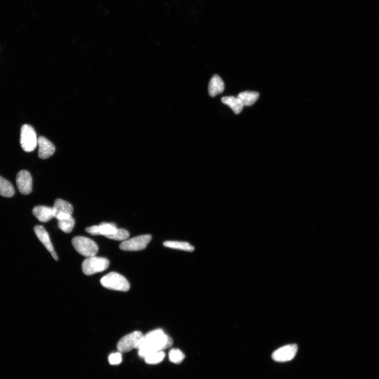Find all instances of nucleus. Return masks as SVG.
I'll list each match as a JSON object with an SVG mask.
<instances>
[{"mask_svg":"<svg viewBox=\"0 0 379 379\" xmlns=\"http://www.w3.org/2000/svg\"><path fill=\"white\" fill-rule=\"evenodd\" d=\"M129 232L124 229H118L116 234L110 237V239L117 241H124L129 237Z\"/></svg>","mask_w":379,"mask_h":379,"instance_id":"5701e85b","label":"nucleus"},{"mask_svg":"<svg viewBox=\"0 0 379 379\" xmlns=\"http://www.w3.org/2000/svg\"><path fill=\"white\" fill-rule=\"evenodd\" d=\"M118 230L115 223L107 222H102L99 225H93L86 229V232L91 235H102L109 239L116 234Z\"/></svg>","mask_w":379,"mask_h":379,"instance_id":"6e6552de","label":"nucleus"},{"mask_svg":"<svg viewBox=\"0 0 379 379\" xmlns=\"http://www.w3.org/2000/svg\"><path fill=\"white\" fill-rule=\"evenodd\" d=\"M259 97L260 94L257 92L244 91L240 93L237 97L241 101L244 107H248L254 104Z\"/></svg>","mask_w":379,"mask_h":379,"instance_id":"f3484780","label":"nucleus"},{"mask_svg":"<svg viewBox=\"0 0 379 379\" xmlns=\"http://www.w3.org/2000/svg\"><path fill=\"white\" fill-rule=\"evenodd\" d=\"M224 90V83L218 75L213 76L209 84V93L211 97H215L222 93Z\"/></svg>","mask_w":379,"mask_h":379,"instance_id":"4468645a","label":"nucleus"},{"mask_svg":"<svg viewBox=\"0 0 379 379\" xmlns=\"http://www.w3.org/2000/svg\"><path fill=\"white\" fill-rule=\"evenodd\" d=\"M33 214L42 222H47L54 218L52 207L47 206H35L33 209Z\"/></svg>","mask_w":379,"mask_h":379,"instance_id":"ddd939ff","label":"nucleus"},{"mask_svg":"<svg viewBox=\"0 0 379 379\" xmlns=\"http://www.w3.org/2000/svg\"><path fill=\"white\" fill-rule=\"evenodd\" d=\"M50 254H51V255L53 257V258H54V259H55L56 261L58 260V256H57V255H56V253H55V252L54 251H53L52 252H51Z\"/></svg>","mask_w":379,"mask_h":379,"instance_id":"393cba45","label":"nucleus"},{"mask_svg":"<svg viewBox=\"0 0 379 379\" xmlns=\"http://www.w3.org/2000/svg\"><path fill=\"white\" fill-rule=\"evenodd\" d=\"M109 264V261L107 258L94 256L83 261L82 269L85 275L91 276L107 269Z\"/></svg>","mask_w":379,"mask_h":379,"instance_id":"20e7f679","label":"nucleus"},{"mask_svg":"<svg viewBox=\"0 0 379 379\" xmlns=\"http://www.w3.org/2000/svg\"><path fill=\"white\" fill-rule=\"evenodd\" d=\"M58 225L60 229L66 234L71 233L74 225L75 220L72 216L58 220Z\"/></svg>","mask_w":379,"mask_h":379,"instance_id":"aec40b11","label":"nucleus"},{"mask_svg":"<svg viewBox=\"0 0 379 379\" xmlns=\"http://www.w3.org/2000/svg\"><path fill=\"white\" fill-rule=\"evenodd\" d=\"M165 356V352L161 351L150 354L145 356L144 359L147 364L157 365L161 363L164 360Z\"/></svg>","mask_w":379,"mask_h":379,"instance_id":"412c9836","label":"nucleus"},{"mask_svg":"<svg viewBox=\"0 0 379 379\" xmlns=\"http://www.w3.org/2000/svg\"><path fill=\"white\" fill-rule=\"evenodd\" d=\"M72 243L79 254L87 258L96 256L99 251L97 244L87 237H75L73 238Z\"/></svg>","mask_w":379,"mask_h":379,"instance_id":"7ed1b4c3","label":"nucleus"},{"mask_svg":"<svg viewBox=\"0 0 379 379\" xmlns=\"http://www.w3.org/2000/svg\"><path fill=\"white\" fill-rule=\"evenodd\" d=\"M168 357H169V360L172 363L179 364L184 359L185 355L181 350L173 349L170 351Z\"/></svg>","mask_w":379,"mask_h":379,"instance_id":"4be33fe9","label":"nucleus"},{"mask_svg":"<svg viewBox=\"0 0 379 379\" xmlns=\"http://www.w3.org/2000/svg\"><path fill=\"white\" fill-rule=\"evenodd\" d=\"M163 245L167 248L188 252H193L195 250V248L193 245L186 242L167 241L163 243Z\"/></svg>","mask_w":379,"mask_h":379,"instance_id":"6ab92c4d","label":"nucleus"},{"mask_svg":"<svg viewBox=\"0 0 379 379\" xmlns=\"http://www.w3.org/2000/svg\"><path fill=\"white\" fill-rule=\"evenodd\" d=\"M122 361V356L121 352L112 353L109 357V362L111 365H118Z\"/></svg>","mask_w":379,"mask_h":379,"instance_id":"b1692460","label":"nucleus"},{"mask_svg":"<svg viewBox=\"0 0 379 379\" xmlns=\"http://www.w3.org/2000/svg\"><path fill=\"white\" fill-rule=\"evenodd\" d=\"M152 239L150 235H145L123 241L120 244V249L123 251H135L145 249Z\"/></svg>","mask_w":379,"mask_h":379,"instance_id":"0eeeda50","label":"nucleus"},{"mask_svg":"<svg viewBox=\"0 0 379 379\" xmlns=\"http://www.w3.org/2000/svg\"><path fill=\"white\" fill-rule=\"evenodd\" d=\"M173 340L161 329H157L143 335L138 347L139 355L144 358L154 352L163 351L172 346Z\"/></svg>","mask_w":379,"mask_h":379,"instance_id":"f257e3e1","label":"nucleus"},{"mask_svg":"<svg viewBox=\"0 0 379 379\" xmlns=\"http://www.w3.org/2000/svg\"><path fill=\"white\" fill-rule=\"evenodd\" d=\"M34 231L37 238L43 243L46 249L50 253L53 251V246L51 242L49 235L45 228L41 225H36L34 228Z\"/></svg>","mask_w":379,"mask_h":379,"instance_id":"2eb2a0df","label":"nucleus"},{"mask_svg":"<svg viewBox=\"0 0 379 379\" xmlns=\"http://www.w3.org/2000/svg\"><path fill=\"white\" fill-rule=\"evenodd\" d=\"M16 184L20 193L28 195L32 191V178L31 174L26 170L20 172L16 178Z\"/></svg>","mask_w":379,"mask_h":379,"instance_id":"9b49d317","label":"nucleus"},{"mask_svg":"<svg viewBox=\"0 0 379 379\" xmlns=\"http://www.w3.org/2000/svg\"><path fill=\"white\" fill-rule=\"evenodd\" d=\"M298 351L297 345H289L281 347L272 355V359L279 363H285L291 361L296 356Z\"/></svg>","mask_w":379,"mask_h":379,"instance_id":"1a4fd4ad","label":"nucleus"},{"mask_svg":"<svg viewBox=\"0 0 379 379\" xmlns=\"http://www.w3.org/2000/svg\"><path fill=\"white\" fill-rule=\"evenodd\" d=\"M101 285L108 289L126 292L130 285L124 277L116 272H110L101 279Z\"/></svg>","mask_w":379,"mask_h":379,"instance_id":"f03ea898","label":"nucleus"},{"mask_svg":"<svg viewBox=\"0 0 379 379\" xmlns=\"http://www.w3.org/2000/svg\"><path fill=\"white\" fill-rule=\"evenodd\" d=\"M143 336L142 333L139 331H134L124 336L117 344L118 351L122 353L137 349Z\"/></svg>","mask_w":379,"mask_h":379,"instance_id":"423d86ee","label":"nucleus"},{"mask_svg":"<svg viewBox=\"0 0 379 379\" xmlns=\"http://www.w3.org/2000/svg\"><path fill=\"white\" fill-rule=\"evenodd\" d=\"M37 144L39 147L38 156L40 159H48L51 157L55 151L53 144L44 137H40L37 139Z\"/></svg>","mask_w":379,"mask_h":379,"instance_id":"f8f14e48","label":"nucleus"},{"mask_svg":"<svg viewBox=\"0 0 379 379\" xmlns=\"http://www.w3.org/2000/svg\"><path fill=\"white\" fill-rule=\"evenodd\" d=\"M53 217L58 220L72 216L73 208L68 202L60 199H56L52 207Z\"/></svg>","mask_w":379,"mask_h":379,"instance_id":"9d476101","label":"nucleus"},{"mask_svg":"<svg viewBox=\"0 0 379 379\" xmlns=\"http://www.w3.org/2000/svg\"><path fill=\"white\" fill-rule=\"evenodd\" d=\"M15 191L12 184L4 178L0 176V195L11 198L14 195Z\"/></svg>","mask_w":379,"mask_h":379,"instance_id":"a211bd4d","label":"nucleus"},{"mask_svg":"<svg viewBox=\"0 0 379 379\" xmlns=\"http://www.w3.org/2000/svg\"><path fill=\"white\" fill-rule=\"evenodd\" d=\"M221 101L227 105L236 115L240 113L244 107V105L238 97H224L221 99Z\"/></svg>","mask_w":379,"mask_h":379,"instance_id":"dca6fc26","label":"nucleus"},{"mask_svg":"<svg viewBox=\"0 0 379 379\" xmlns=\"http://www.w3.org/2000/svg\"><path fill=\"white\" fill-rule=\"evenodd\" d=\"M20 144L23 150L27 153L34 151L37 145L35 130L29 124H24L21 129Z\"/></svg>","mask_w":379,"mask_h":379,"instance_id":"39448f33","label":"nucleus"}]
</instances>
